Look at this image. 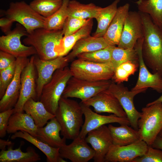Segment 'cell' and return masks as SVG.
<instances>
[{"mask_svg": "<svg viewBox=\"0 0 162 162\" xmlns=\"http://www.w3.org/2000/svg\"><path fill=\"white\" fill-rule=\"evenodd\" d=\"M14 108L0 113V137H4L7 133L9 118L14 112Z\"/></svg>", "mask_w": 162, "mask_h": 162, "instance_id": "60d3db41", "label": "cell"}, {"mask_svg": "<svg viewBox=\"0 0 162 162\" xmlns=\"http://www.w3.org/2000/svg\"><path fill=\"white\" fill-rule=\"evenodd\" d=\"M70 0H63L60 8L50 16L45 18L44 28L50 30H62L68 16V7Z\"/></svg>", "mask_w": 162, "mask_h": 162, "instance_id": "d6a6232c", "label": "cell"}, {"mask_svg": "<svg viewBox=\"0 0 162 162\" xmlns=\"http://www.w3.org/2000/svg\"><path fill=\"white\" fill-rule=\"evenodd\" d=\"M34 55L31 56L21 75V86L17 102L14 108V112H24L23 108L26 101L30 98L37 101L36 74L34 64Z\"/></svg>", "mask_w": 162, "mask_h": 162, "instance_id": "7c38bea8", "label": "cell"}, {"mask_svg": "<svg viewBox=\"0 0 162 162\" xmlns=\"http://www.w3.org/2000/svg\"><path fill=\"white\" fill-rule=\"evenodd\" d=\"M83 115L80 103L61 97L55 115L61 126V134L63 137L73 140L78 136L84 123Z\"/></svg>", "mask_w": 162, "mask_h": 162, "instance_id": "7a4b0ae2", "label": "cell"}, {"mask_svg": "<svg viewBox=\"0 0 162 162\" xmlns=\"http://www.w3.org/2000/svg\"><path fill=\"white\" fill-rule=\"evenodd\" d=\"M93 24L92 19L88 23L75 32L69 35L63 36L56 49L59 56L67 55L78 41L90 36Z\"/></svg>", "mask_w": 162, "mask_h": 162, "instance_id": "83f0119b", "label": "cell"}, {"mask_svg": "<svg viewBox=\"0 0 162 162\" xmlns=\"http://www.w3.org/2000/svg\"><path fill=\"white\" fill-rule=\"evenodd\" d=\"M114 46H110L105 48L94 52L82 53L78 55V58L99 63H110L112 50Z\"/></svg>", "mask_w": 162, "mask_h": 162, "instance_id": "d590c367", "label": "cell"}, {"mask_svg": "<svg viewBox=\"0 0 162 162\" xmlns=\"http://www.w3.org/2000/svg\"><path fill=\"white\" fill-rule=\"evenodd\" d=\"M16 60V58L13 55L0 50V70H3L9 66Z\"/></svg>", "mask_w": 162, "mask_h": 162, "instance_id": "b9f144b4", "label": "cell"}, {"mask_svg": "<svg viewBox=\"0 0 162 162\" xmlns=\"http://www.w3.org/2000/svg\"><path fill=\"white\" fill-rule=\"evenodd\" d=\"M38 128L30 116L24 112H16L9 118L7 133L14 134L18 131H23L36 137Z\"/></svg>", "mask_w": 162, "mask_h": 162, "instance_id": "603a6c76", "label": "cell"}, {"mask_svg": "<svg viewBox=\"0 0 162 162\" xmlns=\"http://www.w3.org/2000/svg\"><path fill=\"white\" fill-rule=\"evenodd\" d=\"M16 138L24 139L40 149L46 156L47 162H58L60 156V148L52 147L27 132L20 131L14 133L11 136L12 140Z\"/></svg>", "mask_w": 162, "mask_h": 162, "instance_id": "f546056e", "label": "cell"}, {"mask_svg": "<svg viewBox=\"0 0 162 162\" xmlns=\"http://www.w3.org/2000/svg\"><path fill=\"white\" fill-rule=\"evenodd\" d=\"M67 161L64 159V158L61 157L60 156L58 160V162H66Z\"/></svg>", "mask_w": 162, "mask_h": 162, "instance_id": "7dc6e473", "label": "cell"}, {"mask_svg": "<svg viewBox=\"0 0 162 162\" xmlns=\"http://www.w3.org/2000/svg\"><path fill=\"white\" fill-rule=\"evenodd\" d=\"M23 110L32 118L38 128H42L48 120L55 117L50 112L40 101H36L32 98L28 100L25 104Z\"/></svg>", "mask_w": 162, "mask_h": 162, "instance_id": "4316f807", "label": "cell"}, {"mask_svg": "<svg viewBox=\"0 0 162 162\" xmlns=\"http://www.w3.org/2000/svg\"><path fill=\"white\" fill-rule=\"evenodd\" d=\"M151 146L154 148L162 150V137L158 135L155 139Z\"/></svg>", "mask_w": 162, "mask_h": 162, "instance_id": "ee69618b", "label": "cell"}, {"mask_svg": "<svg viewBox=\"0 0 162 162\" xmlns=\"http://www.w3.org/2000/svg\"><path fill=\"white\" fill-rule=\"evenodd\" d=\"M148 146L142 140L123 146L113 144L105 157L104 162H132L146 152Z\"/></svg>", "mask_w": 162, "mask_h": 162, "instance_id": "2e32d148", "label": "cell"}, {"mask_svg": "<svg viewBox=\"0 0 162 162\" xmlns=\"http://www.w3.org/2000/svg\"><path fill=\"white\" fill-rule=\"evenodd\" d=\"M64 35L62 30H50L44 28L36 29L28 33L23 42L32 46L41 59L48 60L59 56L56 49Z\"/></svg>", "mask_w": 162, "mask_h": 162, "instance_id": "3957f363", "label": "cell"}, {"mask_svg": "<svg viewBox=\"0 0 162 162\" xmlns=\"http://www.w3.org/2000/svg\"><path fill=\"white\" fill-rule=\"evenodd\" d=\"M72 76L68 66L58 69L50 81L44 86L40 101L50 113L55 115L59 101L68 80Z\"/></svg>", "mask_w": 162, "mask_h": 162, "instance_id": "277c9868", "label": "cell"}, {"mask_svg": "<svg viewBox=\"0 0 162 162\" xmlns=\"http://www.w3.org/2000/svg\"><path fill=\"white\" fill-rule=\"evenodd\" d=\"M147 89L129 91L121 83L112 81L108 90L118 100L125 112L131 126L138 130V121L141 112L138 111L134 105V99L137 94L143 92Z\"/></svg>", "mask_w": 162, "mask_h": 162, "instance_id": "30bf717a", "label": "cell"}, {"mask_svg": "<svg viewBox=\"0 0 162 162\" xmlns=\"http://www.w3.org/2000/svg\"><path fill=\"white\" fill-rule=\"evenodd\" d=\"M112 82L110 80L90 81L72 76L68 80L62 97L79 98L83 102L107 89Z\"/></svg>", "mask_w": 162, "mask_h": 162, "instance_id": "ba28073f", "label": "cell"}, {"mask_svg": "<svg viewBox=\"0 0 162 162\" xmlns=\"http://www.w3.org/2000/svg\"><path fill=\"white\" fill-rule=\"evenodd\" d=\"M63 2V0H33L29 4L38 13L46 18L57 11Z\"/></svg>", "mask_w": 162, "mask_h": 162, "instance_id": "e575fe53", "label": "cell"}, {"mask_svg": "<svg viewBox=\"0 0 162 162\" xmlns=\"http://www.w3.org/2000/svg\"><path fill=\"white\" fill-rule=\"evenodd\" d=\"M128 61L138 63L136 50L134 48L124 49L115 46L112 50L110 62L115 70L121 64Z\"/></svg>", "mask_w": 162, "mask_h": 162, "instance_id": "836d02e7", "label": "cell"}, {"mask_svg": "<svg viewBox=\"0 0 162 162\" xmlns=\"http://www.w3.org/2000/svg\"><path fill=\"white\" fill-rule=\"evenodd\" d=\"M5 14L6 17L23 26L28 33L44 28L45 17L24 1L11 2Z\"/></svg>", "mask_w": 162, "mask_h": 162, "instance_id": "52a82bcc", "label": "cell"}, {"mask_svg": "<svg viewBox=\"0 0 162 162\" xmlns=\"http://www.w3.org/2000/svg\"><path fill=\"white\" fill-rule=\"evenodd\" d=\"M138 122L140 139L151 146L162 129V103L142 108Z\"/></svg>", "mask_w": 162, "mask_h": 162, "instance_id": "5b68a950", "label": "cell"}, {"mask_svg": "<svg viewBox=\"0 0 162 162\" xmlns=\"http://www.w3.org/2000/svg\"><path fill=\"white\" fill-rule=\"evenodd\" d=\"M28 34L26 28L17 23L14 28L8 33L0 37V50L9 53L16 58L27 57L37 55V52L32 46L25 45L21 41V38Z\"/></svg>", "mask_w": 162, "mask_h": 162, "instance_id": "9c48e42d", "label": "cell"}, {"mask_svg": "<svg viewBox=\"0 0 162 162\" xmlns=\"http://www.w3.org/2000/svg\"><path fill=\"white\" fill-rule=\"evenodd\" d=\"M139 11L148 14L154 22L162 28V0H139Z\"/></svg>", "mask_w": 162, "mask_h": 162, "instance_id": "1f68e13d", "label": "cell"}, {"mask_svg": "<svg viewBox=\"0 0 162 162\" xmlns=\"http://www.w3.org/2000/svg\"><path fill=\"white\" fill-rule=\"evenodd\" d=\"M92 19H82L68 16L62 30L64 36L75 32L88 23Z\"/></svg>", "mask_w": 162, "mask_h": 162, "instance_id": "f35d334b", "label": "cell"}, {"mask_svg": "<svg viewBox=\"0 0 162 162\" xmlns=\"http://www.w3.org/2000/svg\"><path fill=\"white\" fill-rule=\"evenodd\" d=\"M80 104L85 117L84 122L78 136L80 138L85 139L89 132L107 124L117 123L120 125H130L127 117H120L114 114L109 116L100 115L93 111L90 106L82 102Z\"/></svg>", "mask_w": 162, "mask_h": 162, "instance_id": "5bb4252c", "label": "cell"}, {"mask_svg": "<svg viewBox=\"0 0 162 162\" xmlns=\"http://www.w3.org/2000/svg\"><path fill=\"white\" fill-rule=\"evenodd\" d=\"M13 146H9L7 150L1 151L0 162H35L41 160L39 155L31 146L28 147L24 152L21 150V145L14 149Z\"/></svg>", "mask_w": 162, "mask_h": 162, "instance_id": "cb8c5ba5", "label": "cell"}, {"mask_svg": "<svg viewBox=\"0 0 162 162\" xmlns=\"http://www.w3.org/2000/svg\"><path fill=\"white\" fill-rule=\"evenodd\" d=\"M69 68L73 76L90 81L110 80L115 72L110 63H97L79 58L73 60Z\"/></svg>", "mask_w": 162, "mask_h": 162, "instance_id": "8992f818", "label": "cell"}, {"mask_svg": "<svg viewBox=\"0 0 162 162\" xmlns=\"http://www.w3.org/2000/svg\"><path fill=\"white\" fill-rule=\"evenodd\" d=\"M143 37V26L140 12L129 11L118 47L124 49L134 48L138 40Z\"/></svg>", "mask_w": 162, "mask_h": 162, "instance_id": "9a60e30c", "label": "cell"}, {"mask_svg": "<svg viewBox=\"0 0 162 162\" xmlns=\"http://www.w3.org/2000/svg\"><path fill=\"white\" fill-rule=\"evenodd\" d=\"M16 60L7 68L0 70V99L4 95L8 87L14 77L16 68Z\"/></svg>", "mask_w": 162, "mask_h": 162, "instance_id": "74e56055", "label": "cell"}, {"mask_svg": "<svg viewBox=\"0 0 162 162\" xmlns=\"http://www.w3.org/2000/svg\"><path fill=\"white\" fill-rule=\"evenodd\" d=\"M59 153L61 157L72 162H87L93 158L95 153L85 139L78 137L70 144L60 148Z\"/></svg>", "mask_w": 162, "mask_h": 162, "instance_id": "ffe728a7", "label": "cell"}, {"mask_svg": "<svg viewBox=\"0 0 162 162\" xmlns=\"http://www.w3.org/2000/svg\"><path fill=\"white\" fill-rule=\"evenodd\" d=\"M108 127L112 138L113 144L123 146L136 142L140 140L138 130L129 125L122 124L118 127L109 124Z\"/></svg>", "mask_w": 162, "mask_h": 162, "instance_id": "484cf974", "label": "cell"}, {"mask_svg": "<svg viewBox=\"0 0 162 162\" xmlns=\"http://www.w3.org/2000/svg\"><path fill=\"white\" fill-rule=\"evenodd\" d=\"M143 37L137 41L134 48L138 55L139 72L137 81L133 91L151 88L159 93H162V76L158 73H151L144 61L142 53Z\"/></svg>", "mask_w": 162, "mask_h": 162, "instance_id": "4fadbf2b", "label": "cell"}, {"mask_svg": "<svg viewBox=\"0 0 162 162\" xmlns=\"http://www.w3.org/2000/svg\"><path fill=\"white\" fill-rule=\"evenodd\" d=\"M109 46L104 37L89 36L78 41L67 56L70 62L80 54L94 52Z\"/></svg>", "mask_w": 162, "mask_h": 162, "instance_id": "d4e9b609", "label": "cell"}, {"mask_svg": "<svg viewBox=\"0 0 162 162\" xmlns=\"http://www.w3.org/2000/svg\"><path fill=\"white\" fill-rule=\"evenodd\" d=\"M100 8L93 3L84 4L76 0H70L68 16L82 19H95Z\"/></svg>", "mask_w": 162, "mask_h": 162, "instance_id": "4dcf8cb0", "label": "cell"}, {"mask_svg": "<svg viewBox=\"0 0 162 162\" xmlns=\"http://www.w3.org/2000/svg\"><path fill=\"white\" fill-rule=\"evenodd\" d=\"M130 6V4L126 3L118 8L115 16L103 37L109 45L115 46L118 44Z\"/></svg>", "mask_w": 162, "mask_h": 162, "instance_id": "7402d4cb", "label": "cell"}, {"mask_svg": "<svg viewBox=\"0 0 162 162\" xmlns=\"http://www.w3.org/2000/svg\"><path fill=\"white\" fill-rule=\"evenodd\" d=\"M70 62L67 55L44 60L40 59L37 55H34V64L38 73L36 82L38 100H40L44 86L50 81L55 71L68 66Z\"/></svg>", "mask_w": 162, "mask_h": 162, "instance_id": "8fae6325", "label": "cell"}, {"mask_svg": "<svg viewBox=\"0 0 162 162\" xmlns=\"http://www.w3.org/2000/svg\"><path fill=\"white\" fill-rule=\"evenodd\" d=\"M158 136L162 137V129L159 134Z\"/></svg>", "mask_w": 162, "mask_h": 162, "instance_id": "c3c4849f", "label": "cell"}, {"mask_svg": "<svg viewBox=\"0 0 162 162\" xmlns=\"http://www.w3.org/2000/svg\"><path fill=\"white\" fill-rule=\"evenodd\" d=\"M14 22L6 17H3L0 19V27L2 31L6 35L12 30L11 28Z\"/></svg>", "mask_w": 162, "mask_h": 162, "instance_id": "7bdbcfd3", "label": "cell"}, {"mask_svg": "<svg viewBox=\"0 0 162 162\" xmlns=\"http://www.w3.org/2000/svg\"><path fill=\"white\" fill-rule=\"evenodd\" d=\"M119 2L120 0H115L105 7H100L95 18L98 24L93 36L100 37L104 36L116 14Z\"/></svg>", "mask_w": 162, "mask_h": 162, "instance_id": "f1b7e54d", "label": "cell"}, {"mask_svg": "<svg viewBox=\"0 0 162 162\" xmlns=\"http://www.w3.org/2000/svg\"><path fill=\"white\" fill-rule=\"evenodd\" d=\"M29 59L27 57L16 58L15 73L13 79L0 100V112L14 108L18 100L21 89V75Z\"/></svg>", "mask_w": 162, "mask_h": 162, "instance_id": "ac0fdd59", "label": "cell"}, {"mask_svg": "<svg viewBox=\"0 0 162 162\" xmlns=\"http://www.w3.org/2000/svg\"><path fill=\"white\" fill-rule=\"evenodd\" d=\"M139 12L143 29L142 53L144 61L153 73L162 76V28L154 22L148 14Z\"/></svg>", "mask_w": 162, "mask_h": 162, "instance_id": "6da1fadb", "label": "cell"}, {"mask_svg": "<svg viewBox=\"0 0 162 162\" xmlns=\"http://www.w3.org/2000/svg\"><path fill=\"white\" fill-rule=\"evenodd\" d=\"M132 162H162V150L148 146L146 152L136 158Z\"/></svg>", "mask_w": 162, "mask_h": 162, "instance_id": "ab89813d", "label": "cell"}, {"mask_svg": "<svg viewBox=\"0 0 162 162\" xmlns=\"http://www.w3.org/2000/svg\"><path fill=\"white\" fill-rule=\"evenodd\" d=\"M93 107L97 113H112L120 117H127V115L117 98L107 89L102 91L94 96L82 102Z\"/></svg>", "mask_w": 162, "mask_h": 162, "instance_id": "d6986e66", "label": "cell"}, {"mask_svg": "<svg viewBox=\"0 0 162 162\" xmlns=\"http://www.w3.org/2000/svg\"><path fill=\"white\" fill-rule=\"evenodd\" d=\"M61 126L55 117L50 119L46 125L38 128L36 137L50 146L61 148L66 145V139L61 138Z\"/></svg>", "mask_w": 162, "mask_h": 162, "instance_id": "44dd1931", "label": "cell"}, {"mask_svg": "<svg viewBox=\"0 0 162 162\" xmlns=\"http://www.w3.org/2000/svg\"><path fill=\"white\" fill-rule=\"evenodd\" d=\"M138 64L128 61L121 64L115 70L113 81L118 83L127 81L129 76L136 71Z\"/></svg>", "mask_w": 162, "mask_h": 162, "instance_id": "8d00e7d4", "label": "cell"}, {"mask_svg": "<svg viewBox=\"0 0 162 162\" xmlns=\"http://www.w3.org/2000/svg\"><path fill=\"white\" fill-rule=\"evenodd\" d=\"M85 139L95 152L94 162H104L105 157L113 144L108 126L105 125L89 132Z\"/></svg>", "mask_w": 162, "mask_h": 162, "instance_id": "e0dca14e", "label": "cell"}, {"mask_svg": "<svg viewBox=\"0 0 162 162\" xmlns=\"http://www.w3.org/2000/svg\"><path fill=\"white\" fill-rule=\"evenodd\" d=\"M14 143L8 140H5L0 139V149L2 150H6V146H14Z\"/></svg>", "mask_w": 162, "mask_h": 162, "instance_id": "f6af8a7d", "label": "cell"}, {"mask_svg": "<svg viewBox=\"0 0 162 162\" xmlns=\"http://www.w3.org/2000/svg\"><path fill=\"white\" fill-rule=\"evenodd\" d=\"M157 103H162V94L155 100L148 103L146 106H148Z\"/></svg>", "mask_w": 162, "mask_h": 162, "instance_id": "bcb514c9", "label": "cell"}]
</instances>
